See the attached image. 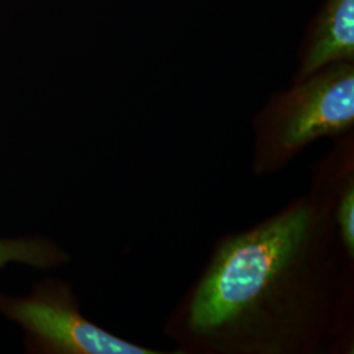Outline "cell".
Returning <instances> with one entry per match:
<instances>
[{
    "label": "cell",
    "mask_w": 354,
    "mask_h": 354,
    "mask_svg": "<svg viewBox=\"0 0 354 354\" xmlns=\"http://www.w3.org/2000/svg\"><path fill=\"white\" fill-rule=\"evenodd\" d=\"M311 230L313 214L301 207L227 243L196 291L192 329L221 332L266 304L304 252Z\"/></svg>",
    "instance_id": "obj_1"
},
{
    "label": "cell",
    "mask_w": 354,
    "mask_h": 354,
    "mask_svg": "<svg viewBox=\"0 0 354 354\" xmlns=\"http://www.w3.org/2000/svg\"><path fill=\"white\" fill-rule=\"evenodd\" d=\"M353 122V62L329 64L298 80L269 111L270 131L286 150L342 133Z\"/></svg>",
    "instance_id": "obj_3"
},
{
    "label": "cell",
    "mask_w": 354,
    "mask_h": 354,
    "mask_svg": "<svg viewBox=\"0 0 354 354\" xmlns=\"http://www.w3.org/2000/svg\"><path fill=\"white\" fill-rule=\"evenodd\" d=\"M0 314L26 332L29 353L152 354L83 317L68 289L45 281L28 297L0 295Z\"/></svg>",
    "instance_id": "obj_2"
},
{
    "label": "cell",
    "mask_w": 354,
    "mask_h": 354,
    "mask_svg": "<svg viewBox=\"0 0 354 354\" xmlns=\"http://www.w3.org/2000/svg\"><path fill=\"white\" fill-rule=\"evenodd\" d=\"M353 59L354 0H324L306 32L298 80L329 64Z\"/></svg>",
    "instance_id": "obj_4"
},
{
    "label": "cell",
    "mask_w": 354,
    "mask_h": 354,
    "mask_svg": "<svg viewBox=\"0 0 354 354\" xmlns=\"http://www.w3.org/2000/svg\"><path fill=\"white\" fill-rule=\"evenodd\" d=\"M66 260L67 254L57 244L41 236L0 239V269L10 263L49 269Z\"/></svg>",
    "instance_id": "obj_5"
},
{
    "label": "cell",
    "mask_w": 354,
    "mask_h": 354,
    "mask_svg": "<svg viewBox=\"0 0 354 354\" xmlns=\"http://www.w3.org/2000/svg\"><path fill=\"white\" fill-rule=\"evenodd\" d=\"M339 223L345 248L351 256L354 253V190L352 187L345 190L339 206Z\"/></svg>",
    "instance_id": "obj_6"
}]
</instances>
